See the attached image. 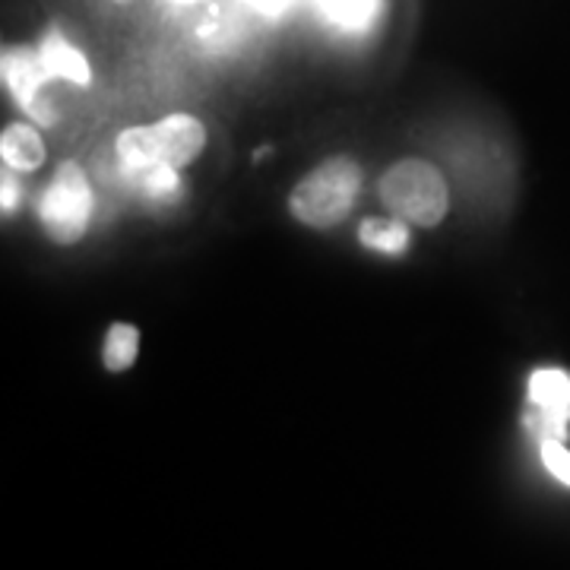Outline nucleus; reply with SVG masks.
Returning <instances> with one entry per match:
<instances>
[{
	"instance_id": "39448f33",
	"label": "nucleus",
	"mask_w": 570,
	"mask_h": 570,
	"mask_svg": "<svg viewBox=\"0 0 570 570\" xmlns=\"http://www.w3.org/2000/svg\"><path fill=\"white\" fill-rule=\"evenodd\" d=\"M149 127V140H153V153L159 163L175 165V168H187L194 163L206 146V127L200 118L194 115H165L163 121L146 124Z\"/></svg>"
},
{
	"instance_id": "0eeeda50",
	"label": "nucleus",
	"mask_w": 570,
	"mask_h": 570,
	"mask_svg": "<svg viewBox=\"0 0 570 570\" xmlns=\"http://www.w3.org/2000/svg\"><path fill=\"white\" fill-rule=\"evenodd\" d=\"M41 63L51 73V80L73 82V86H89L92 82V67L82 58L70 41L63 39L61 32H48L39 45Z\"/></svg>"
},
{
	"instance_id": "9d476101",
	"label": "nucleus",
	"mask_w": 570,
	"mask_h": 570,
	"mask_svg": "<svg viewBox=\"0 0 570 570\" xmlns=\"http://www.w3.org/2000/svg\"><path fill=\"white\" fill-rule=\"evenodd\" d=\"M140 355V330L134 324H111L108 333H105V346H102V365L105 371L118 374V371H127L134 367Z\"/></svg>"
},
{
	"instance_id": "2eb2a0df",
	"label": "nucleus",
	"mask_w": 570,
	"mask_h": 570,
	"mask_svg": "<svg viewBox=\"0 0 570 570\" xmlns=\"http://www.w3.org/2000/svg\"><path fill=\"white\" fill-rule=\"evenodd\" d=\"M0 190H3V213H7V216H10V213H17V206H20V197H22V184L17 181L13 168H7V165H3Z\"/></svg>"
},
{
	"instance_id": "f8f14e48",
	"label": "nucleus",
	"mask_w": 570,
	"mask_h": 570,
	"mask_svg": "<svg viewBox=\"0 0 570 570\" xmlns=\"http://www.w3.org/2000/svg\"><path fill=\"white\" fill-rule=\"evenodd\" d=\"M317 3L330 20L346 26V29L367 26L374 17V7H377V0H317Z\"/></svg>"
},
{
	"instance_id": "f3484780",
	"label": "nucleus",
	"mask_w": 570,
	"mask_h": 570,
	"mask_svg": "<svg viewBox=\"0 0 570 570\" xmlns=\"http://www.w3.org/2000/svg\"><path fill=\"white\" fill-rule=\"evenodd\" d=\"M175 3H200V0H175Z\"/></svg>"
},
{
	"instance_id": "a211bd4d",
	"label": "nucleus",
	"mask_w": 570,
	"mask_h": 570,
	"mask_svg": "<svg viewBox=\"0 0 570 570\" xmlns=\"http://www.w3.org/2000/svg\"><path fill=\"white\" fill-rule=\"evenodd\" d=\"M118 3H127V0H118Z\"/></svg>"
},
{
	"instance_id": "20e7f679",
	"label": "nucleus",
	"mask_w": 570,
	"mask_h": 570,
	"mask_svg": "<svg viewBox=\"0 0 570 570\" xmlns=\"http://www.w3.org/2000/svg\"><path fill=\"white\" fill-rule=\"evenodd\" d=\"M0 73H3V86L7 92L20 102V108L39 124H55V111L51 102L45 99V86L51 82V73L41 63L39 48H3L0 58Z\"/></svg>"
},
{
	"instance_id": "ddd939ff",
	"label": "nucleus",
	"mask_w": 570,
	"mask_h": 570,
	"mask_svg": "<svg viewBox=\"0 0 570 570\" xmlns=\"http://www.w3.org/2000/svg\"><path fill=\"white\" fill-rule=\"evenodd\" d=\"M523 425H527V431H530L539 444L542 441H568L570 434V422H561V419H554V415H549V412H542V409L535 406H530Z\"/></svg>"
},
{
	"instance_id": "7ed1b4c3",
	"label": "nucleus",
	"mask_w": 570,
	"mask_h": 570,
	"mask_svg": "<svg viewBox=\"0 0 570 570\" xmlns=\"http://www.w3.org/2000/svg\"><path fill=\"white\" fill-rule=\"evenodd\" d=\"M92 219V184L77 163H61L39 197V223L55 245H77Z\"/></svg>"
},
{
	"instance_id": "423d86ee",
	"label": "nucleus",
	"mask_w": 570,
	"mask_h": 570,
	"mask_svg": "<svg viewBox=\"0 0 570 570\" xmlns=\"http://www.w3.org/2000/svg\"><path fill=\"white\" fill-rule=\"evenodd\" d=\"M530 406L549 412L561 422H570V371L564 367H535L527 384Z\"/></svg>"
},
{
	"instance_id": "4468645a",
	"label": "nucleus",
	"mask_w": 570,
	"mask_h": 570,
	"mask_svg": "<svg viewBox=\"0 0 570 570\" xmlns=\"http://www.w3.org/2000/svg\"><path fill=\"white\" fill-rule=\"evenodd\" d=\"M539 453H542V466L570 489V450L564 448V441H542Z\"/></svg>"
},
{
	"instance_id": "6e6552de",
	"label": "nucleus",
	"mask_w": 570,
	"mask_h": 570,
	"mask_svg": "<svg viewBox=\"0 0 570 570\" xmlns=\"http://www.w3.org/2000/svg\"><path fill=\"white\" fill-rule=\"evenodd\" d=\"M45 140H41L39 127H29V124H10L3 127L0 134V159L7 168L13 171H39L45 165Z\"/></svg>"
},
{
	"instance_id": "f03ea898",
	"label": "nucleus",
	"mask_w": 570,
	"mask_h": 570,
	"mask_svg": "<svg viewBox=\"0 0 570 570\" xmlns=\"http://www.w3.org/2000/svg\"><path fill=\"white\" fill-rule=\"evenodd\" d=\"M381 204L403 223L434 228L448 216L450 187L444 175L425 159H400L381 175Z\"/></svg>"
},
{
	"instance_id": "9b49d317",
	"label": "nucleus",
	"mask_w": 570,
	"mask_h": 570,
	"mask_svg": "<svg viewBox=\"0 0 570 570\" xmlns=\"http://www.w3.org/2000/svg\"><path fill=\"white\" fill-rule=\"evenodd\" d=\"M130 184H137V190L146 194L149 200H171L181 187V178H178V168L168 163L153 165V168H142L137 175L127 178Z\"/></svg>"
},
{
	"instance_id": "dca6fc26",
	"label": "nucleus",
	"mask_w": 570,
	"mask_h": 570,
	"mask_svg": "<svg viewBox=\"0 0 570 570\" xmlns=\"http://www.w3.org/2000/svg\"><path fill=\"white\" fill-rule=\"evenodd\" d=\"M254 10H261V13H266V17H276V13H283L285 7L292 3V0H247Z\"/></svg>"
},
{
	"instance_id": "f257e3e1",
	"label": "nucleus",
	"mask_w": 570,
	"mask_h": 570,
	"mask_svg": "<svg viewBox=\"0 0 570 570\" xmlns=\"http://www.w3.org/2000/svg\"><path fill=\"white\" fill-rule=\"evenodd\" d=\"M362 194V168L348 156H333L314 165L288 194L292 216L307 228H336L352 213Z\"/></svg>"
},
{
	"instance_id": "1a4fd4ad",
	"label": "nucleus",
	"mask_w": 570,
	"mask_h": 570,
	"mask_svg": "<svg viewBox=\"0 0 570 570\" xmlns=\"http://www.w3.org/2000/svg\"><path fill=\"white\" fill-rule=\"evenodd\" d=\"M358 242L367 250L396 257V254H406L409 250L412 232H409V223H403L400 216H371V219L358 225Z\"/></svg>"
}]
</instances>
